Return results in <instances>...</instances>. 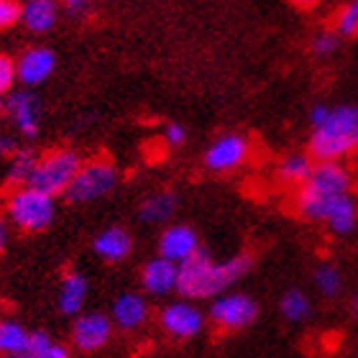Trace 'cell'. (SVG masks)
Masks as SVG:
<instances>
[{
  "instance_id": "cell-1",
  "label": "cell",
  "mask_w": 358,
  "mask_h": 358,
  "mask_svg": "<svg viewBox=\"0 0 358 358\" xmlns=\"http://www.w3.org/2000/svg\"><path fill=\"white\" fill-rule=\"evenodd\" d=\"M254 268V256L241 254L231 256L225 262H215L210 254L197 251L189 256L187 262L179 264V279H177V292L179 297L187 299H213L217 294L228 292L231 287L251 274Z\"/></svg>"
},
{
  "instance_id": "cell-2",
  "label": "cell",
  "mask_w": 358,
  "mask_h": 358,
  "mask_svg": "<svg viewBox=\"0 0 358 358\" xmlns=\"http://www.w3.org/2000/svg\"><path fill=\"white\" fill-rule=\"evenodd\" d=\"M353 194V177L343 162H315L313 172L297 187L294 210L310 223H322L330 208Z\"/></svg>"
},
{
  "instance_id": "cell-3",
  "label": "cell",
  "mask_w": 358,
  "mask_h": 358,
  "mask_svg": "<svg viewBox=\"0 0 358 358\" xmlns=\"http://www.w3.org/2000/svg\"><path fill=\"white\" fill-rule=\"evenodd\" d=\"M358 151V105H336L310 136L315 162H343Z\"/></svg>"
},
{
  "instance_id": "cell-4",
  "label": "cell",
  "mask_w": 358,
  "mask_h": 358,
  "mask_svg": "<svg viewBox=\"0 0 358 358\" xmlns=\"http://www.w3.org/2000/svg\"><path fill=\"white\" fill-rule=\"evenodd\" d=\"M8 220L23 233H41L54 223L57 197L46 194L31 185L15 187L6 202Z\"/></svg>"
},
{
  "instance_id": "cell-5",
  "label": "cell",
  "mask_w": 358,
  "mask_h": 358,
  "mask_svg": "<svg viewBox=\"0 0 358 358\" xmlns=\"http://www.w3.org/2000/svg\"><path fill=\"white\" fill-rule=\"evenodd\" d=\"M118 182L120 172L110 159H92V162H83L64 197L75 205H87V202L108 197L118 187Z\"/></svg>"
},
{
  "instance_id": "cell-6",
  "label": "cell",
  "mask_w": 358,
  "mask_h": 358,
  "mask_svg": "<svg viewBox=\"0 0 358 358\" xmlns=\"http://www.w3.org/2000/svg\"><path fill=\"white\" fill-rule=\"evenodd\" d=\"M83 166V159L80 154L72 149H54L49 151L46 157H38L36 166H34V172H31L29 185L41 189L46 194H54V197H59V194L67 192V187L72 185V179H75L77 169Z\"/></svg>"
},
{
  "instance_id": "cell-7",
  "label": "cell",
  "mask_w": 358,
  "mask_h": 358,
  "mask_svg": "<svg viewBox=\"0 0 358 358\" xmlns=\"http://www.w3.org/2000/svg\"><path fill=\"white\" fill-rule=\"evenodd\" d=\"M208 317L215 328L225 333H236L248 325H254L259 317V302L246 292H228L213 297V305L208 310Z\"/></svg>"
},
{
  "instance_id": "cell-8",
  "label": "cell",
  "mask_w": 358,
  "mask_h": 358,
  "mask_svg": "<svg viewBox=\"0 0 358 358\" xmlns=\"http://www.w3.org/2000/svg\"><path fill=\"white\" fill-rule=\"evenodd\" d=\"M205 313L194 305V299H177L172 305H166L159 315V325L166 336L174 338V341H192L205 330Z\"/></svg>"
},
{
  "instance_id": "cell-9",
  "label": "cell",
  "mask_w": 358,
  "mask_h": 358,
  "mask_svg": "<svg viewBox=\"0 0 358 358\" xmlns=\"http://www.w3.org/2000/svg\"><path fill=\"white\" fill-rule=\"evenodd\" d=\"M248 151H251V143H248L246 136L223 134L220 138L210 143L208 151H205V166L215 174L236 172L238 166L246 164Z\"/></svg>"
},
{
  "instance_id": "cell-10",
  "label": "cell",
  "mask_w": 358,
  "mask_h": 358,
  "mask_svg": "<svg viewBox=\"0 0 358 358\" xmlns=\"http://www.w3.org/2000/svg\"><path fill=\"white\" fill-rule=\"evenodd\" d=\"M113 320L103 313H85L72 325V345L83 353H97L110 343L113 338Z\"/></svg>"
},
{
  "instance_id": "cell-11",
  "label": "cell",
  "mask_w": 358,
  "mask_h": 358,
  "mask_svg": "<svg viewBox=\"0 0 358 358\" xmlns=\"http://www.w3.org/2000/svg\"><path fill=\"white\" fill-rule=\"evenodd\" d=\"M3 110H8L15 128L26 138H36L38 126H41V103H38V97L34 92H29V90H15V92H10L8 100L3 103Z\"/></svg>"
},
{
  "instance_id": "cell-12",
  "label": "cell",
  "mask_w": 358,
  "mask_h": 358,
  "mask_svg": "<svg viewBox=\"0 0 358 358\" xmlns=\"http://www.w3.org/2000/svg\"><path fill=\"white\" fill-rule=\"evenodd\" d=\"M197 251H200V236L189 225H166L162 236H159V256H164V259H169L174 264L187 262Z\"/></svg>"
},
{
  "instance_id": "cell-13",
  "label": "cell",
  "mask_w": 358,
  "mask_h": 358,
  "mask_svg": "<svg viewBox=\"0 0 358 358\" xmlns=\"http://www.w3.org/2000/svg\"><path fill=\"white\" fill-rule=\"evenodd\" d=\"M149 315L151 307L143 294H138V292H123L113 302L110 320L115 328L126 330V333H136V330H141L149 322Z\"/></svg>"
},
{
  "instance_id": "cell-14",
  "label": "cell",
  "mask_w": 358,
  "mask_h": 358,
  "mask_svg": "<svg viewBox=\"0 0 358 358\" xmlns=\"http://www.w3.org/2000/svg\"><path fill=\"white\" fill-rule=\"evenodd\" d=\"M57 69V54L46 46H34L29 52L21 54V59L15 62V75L26 87H36L46 83Z\"/></svg>"
},
{
  "instance_id": "cell-15",
  "label": "cell",
  "mask_w": 358,
  "mask_h": 358,
  "mask_svg": "<svg viewBox=\"0 0 358 358\" xmlns=\"http://www.w3.org/2000/svg\"><path fill=\"white\" fill-rule=\"evenodd\" d=\"M177 279H179V264L169 262L164 256L151 259L141 271V287L151 297H166L177 292Z\"/></svg>"
},
{
  "instance_id": "cell-16",
  "label": "cell",
  "mask_w": 358,
  "mask_h": 358,
  "mask_svg": "<svg viewBox=\"0 0 358 358\" xmlns=\"http://www.w3.org/2000/svg\"><path fill=\"white\" fill-rule=\"evenodd\" d=\"M92 251H95L103 262L118 264L131 256V251H134V238H131V233H128L126 228L110 225V228H105V231L92 241Z\"/></svg>"
},
{
  "instance_id": "cell-17",
  "label": "cell",
  "mask_w": 358,
  "mask_h": 358,
  "mask_svg": "<svg viewBox=\"0 0 358 358\" xmlns=\"http://www.w3.org/2000/svg\"><path fill=\"white\" fill-rule=\"evenodd\" d=\"M87 292L90 284L80 271H69L62 279L59 287V297H57V305H59L62 315H80L83 313L85 302H87Z\"/></svg>"
},
{
  "instance_id": "cell-18",
  "label": "cell",
  "mask_w": 358,
  "mask_h": 358,
  "mask_svg": "<svg viewBox=\"0 0 358 358\" xmlns=\"http://www.w3.org/2000/svg\"><path fill=\"white\" fill-rule=\"evenodd\" d=\"M21 21L34 34H46L59 21V3L57 0H29L21 10Z\"/></svg>"
},
{
  "instance_id": "cell-19",
  "label": "cell",
  "mask_w": 358,
  "mask_h": 358,
  "mask_svg": "<svg viewBox=\"0 0 358 358\" xmlns=\"http://www.w3.org/2000/svg\"><path fill=\"white\" fill-rule=\"evenodd\" d=\"M177 194L174 192H157L146 197L138 208V220L143 225H164L172 220V215L177 213Z\"/></svg>"
},
{
  "instance_id": "cell-20",
  "label": "cell",
  "mask_w": 358,
  "mask_h": 358,
  "mask_svg": "<svg viewBox=\"0 0 358 358\" xmlns=\"http://www.w3.org/2000/svg\"><path fill=\"white\" fill-rule=\"evenodd\" d=\"M322 223L328 225L330 233H336V236H351L356 231L358 225V202L353 194H345L343 200L336 202L330 213L325 215Z\"/></svg>"
},
{
  "instance_id": "cell-21",
  "label": "cell",
  "mask_w": 358,
  "mask_h": 358,
  "mask_svg": "<svg viewBox=\"0 0 358 358\" xmlns=\"http://www.w3.org/2000/svg\"><path fill=\"white\" fill-rule=\"evenodd\" d=\"M29 330L15 320H0V356L26 358L29 348Z\"/></svg>"
},
{
  "instance_id": "cell-22",
  "label": "cell",
  "mask_w": 358,
  "mask_h": 358,
  "mask_svg": "<svg viewBox=\"0 0 358 358\" xmlns=\"http://www.w3.org/2000/svg\"><path fill=\"white\" fill-rule=\"evenodd\" d=\"M313 164H315V159L310 157V154L297 151V154H289V157H284L282 162H279L276 177L282 179L284 185L299 187L307 179V174L313 172Z\"/></svg>"
},
{
  "instance_id": "cell-23",
  "label": "cell",
  "mask_w": 358,
  "mask_h": 358,
  "mask_svg": "<svg viewBox=\"0 0 358 358\" xmlns=\"http://www.w3.org/2000/svg\"><path fill=\"white\" fill-rule=\"evenodd\" d=\"M36 162H38V157L34 154V151H29V149H15L13 154H10V162H8L6 185L10 187V189L29 185L31 172H34Z\"/></svg>"
},
{
  "instance_id": "cell-24",
  "label": "cell",
  "mask_w": 358,
  "mask_h": 358,
  "mask_svg": "<svg viewBox=\"0 0 358 358\" xmlns=\"http://www.w3.org/2000/svg\"><path fill=\"white\" fill-rule=\"evenodd\" d=\"M279 313L287 322H305L313 313V302L305 292L289 289L284 292V297L279 299Z\"/></svg>"
},
{
  "instance_id": "cell-25",
  "label": "cell",
  "mask_w": 358,
  "mask_h": 358,
  "mask_svg": "<svg viewBox=\"0 0 358 358\" xmlns=\"http://www.w3.org/2000/svg\"><path fill=\"white\" fill-rule=\"evenodd\" d=\"M313 284L315 289L320 292L322 297L328 299H336L341 292H343V274H341V268L336 266V264H320V266L315 268L313 274Z\"/></svg>"
},
{
  "instance_id": "cell-26",
  "label": "cell",
  "mask_w": 358,
  "mask_h": 358,
  "mask_svg": "<svg viewBox=\"0 0 358 358\" xmlns=\"http://www.w3.org/2000/svg\"><path fill=\"white\" fill-rule=\"evenodd\" d=\"M69 351L67 345L54 343L52 338L36 330L29 336V348H26V358H67Z\"/></svg>"
},
{
  "instance_id": "cell-27",
  "label": "cell",
  "mask_w": 358,
  "mask_h": 358,
  "mask_svg": "<svg viewBox=\"0 0 358 358\" xmlns=\"http://www.w3.org/2000/svg\"><path fill=\"white\" fill-rule=\"evenodd\" d=\"M336 31L341 36H356L358 34V0H351L336 15Z\"/></svg>"
},
{
  "instance_id": "cell-28",
  "label": "cell",
  "mask_w": 358,
  "mask_h": 358,
  "mask_svg": "<svg viewBox=\"0 0 358 358\" xmlns=\"http://www.w3.org/2000/svg\"><path fill=\"white\" fill-rule=\"evenodd\" d=\"M338 46H341V34L338 31H322V34H317L313 38V54L317 59L333 57L338 52Z\"/></svg>"
},
{
  "instance_id": "cell-29",
  "label": "cell",
  "mask_w": 358,
  "mask_h": 358,
  "mask_svg": "<svg viewBox=\"0 0 358 358\" xmlns=\"http://www.w3.org/2000/svg\"><path fill=\"white\" fill-rule=\"evenodd\" d=\"M23 6L18 0H0V31L13 29L15 23H21Z\"/></svg>"
},
{
  "instance_id": "cell-30",
  "label": "cell",
  "mask_w": 358,
  "mask_h": 358,
  "mask_svg": "<svg viewBox=\"0 0 358 358\" xmlns=\"http://www.w3.org/2000/svg\"><path fill=\"white\" fill-rule=\"evenodd\" d=\"M15 80H18V75H15V62L10 57H6V54H0V95L10 92Z\"/></svg>"
},
{
  "instance_id": "cell-31",
  "label": "cell",
  "mask_w": 358,
  "mask_h": 358,
  "mask_svg": "<svg viewBox=\"0 0 358 358\" xmlns=\"http://www.w3.org/2000/svg\"><path fill=\"white\" fill-rule=\"evenodd\" d=\"M164 143L166 146H172V149H179V146H185L187 141V128L182 123H166L164 128Z\"/></svg>"
},
{
  "instance_id": "cell-32",
  "label": "cell",
  "mask_w": 358,
  "mask_h": 358,
  "mask_svg": "<svg viewBox=\"0 0 358 358\" xmlns=\"http://www.w3.org/2000/svg\"><path fill=\"white\" fill-rule=\"evenodd\" d=\"M328 113H330V105H325V103H317L313 108V110H310V126H320L322 120L328 118Z\"/></svg>"
},
{
  "instance_id": "cell-33",
  "label": "cell",
  "mask_w": 358,
  "mask_h": 358,
  "mask_svg": "<svg viewBox=\"0 0 358 358\" xmlns=\"http://www.w3.org/2000/svg\"><path fill=\"white\" fill-rule=\"evenodd\" d=\"M15 149H18V146H15V141L10 136H0V162H3V159H10V154H13Z\"/></svg>"
},
{
  "instance_id": "cell-34",
  "label": "cell",
  "mask_w": 358,
  "mask_h": 358,
  "mask_svg": "<svg viewBox=\"0 0 358 358\" xmlns=\"http://www.w3.org/2000/svg\"><path fill=\"white\" fill-rule=\"evenodd\" d=\"M292 6H297V8H302V10H310V8H315V6H320L322 0H289Z\"/></svg>"
},
{
  "instance_id": "cell-35",
  "label": "cell",
  "mask_w": 358,
  "mask_h": 358,
  "mask_svg": "<svg viewBox=\"0 0 358 358\" xmlns=\"http://www.w3.org/2000/svg\"><path fill=\"white\" fill-rule=\"evenodd\" d=\"M6 246H8V225L0 220V254L6 251Z\"/></svg>"
},
{
  "instance_id": "cell-36",
  "label": "cell",
  "mask_w": 358,
  "mask_h": 358,
  "mask_svg": "<svg viewBox=\"0 0 358 358\" xmlns=\"http://www.w3.org/2000/svg\"><path fill=\"white\" fill-rule=\"evenodd\" d=\"M67 8H72V10H77V8H83L85 3H90V0H62Z\"/></svg>"
},
{
  "instance_id": "cell-37",
  "label": "cell",
  "mask_w": 358,
  "mask_h": 358,
  "mask_svg": "<svg viewBox=\"0 0 358 358\" xmlns=\"http://www.w3.org/2000/svg\"><path fill=\"white\" fill-rule=\"evenodd\" d=\"M351 313H353V315H356V317H358V294H356V297L351 299Z\"/></svg>"
},
{
  "instance_id": "cell-38",
  "label": "cell",
  "mask_w": 358,
  "mask_h": 358,
  "mask_svg": "<svg viewBox=\"0 0 358 358\" xmlns=\"http://www.w3.org/2000/svg\"><path fill=\"white\" fill-rule=\"evenodd\" d=\"M0 113H3V95H0Z\"/></svg>"
}]
</instances>
